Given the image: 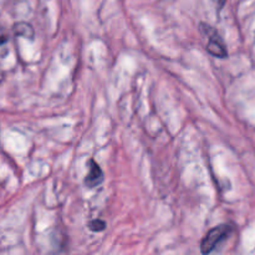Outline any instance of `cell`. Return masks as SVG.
<instances>
[{
    "label": "cell",
    "instance_id": "6",
    "mask_svg": "<svg viewBox=\"0 0 255 255\" xmlns=\"http://www.w3.org/2000/svg\"><path fill=\"white\" fill-rule=\"evenodd\" d=\"M214 1H216L217 6L222 7V6H223V5H224V2H226V0H214Z\"/></svg>",
    "mask_w": 255,
    "mask_h": 255
},
{
    "label": "cell",
    "instance_id": "1",
    "mask_svg": "<svg viewBox=\"0 0 255 255\" xmlns=\"http://www.w3.org/2000/svg\"><path fill=\"white\" fill-rule=\"evenodd\" d=\"M232 227L228 224H222V226L216 227V228L211 229L204 237L203 242L201 244V252L203 254H209L212 251H214L217 246L221 243L222 241L227 238L231 234Z\"/></svg>",
    "mask_w": 255,
    "mask_h": 255
},
{
    "label": "cell",
    "instance_id": "2",
    "mask_svg": "<svg viewBox=\"0 0 255 255\" xmlns=\"http://www.w3.org/2000/svg\"><path fill=\"white\" fill-rule=\"evenodd\" d=\"M201 29L202 31L208 36L207 51H208L209 54L213 55V56L219 57V59H224V57L228 56V51H227V47L226 45H224L223 39L219 36L217 30H214L213 27H211L209 25L204 24H202Z\"/></svg>",
    "mask_w": 255,
    "mask_h": 255
},
{
    "label": "cell",
    "instance_id": "4",
    "mask_svg": "<svg viewBox=\"0 0 255 255\" xmlns=\"http://www.w3.org/2000/svg\"><path fill=\"white\" fill-rule=\"evenodd\" d=\"M14 31L22 37H29V39L34 37V29L31 27V25L26 24V22H19L15 25Z\"/></svg>",
    "mask_w": 255,
    "mask_h": 255
},
{
    "label": "cell",
    "instance_id": "5",
    "mask_svg": "<svg viewBox=\"0 0 255 255\" xmlns=\"http://www.w3.org/2000/svg\"><path fill=\"white\" fill-rule=\"evenodd\" d=\"M89 227L92 232H102L106 228V223L101 219H94L92 222H90Z\"/></svg>",
    "mask_w": 255,
    "mask_h": 255
},
{
    "label": "cell",
    "instance_id": "3",
    "mask_svg": "<svg viewBox=\"0 0 255 255\" xmlns=\"http://www.w3.org/2000/svg\"><path fill=\"white\" fill-rule=\"evenodd\" d=\"M104 181V172H102L101 167L94 161L90 159L89 161V174L85 178V184L89 188H95V187L100 186Z\"/></svg>",
    "mask_w": 255,
    "mask_h": 255
}]
</instances>
